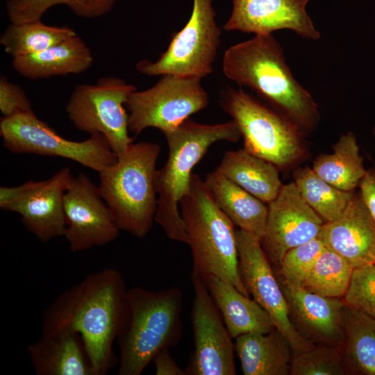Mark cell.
<instances>
[{
  "instance_id": "obj_31",
  "label": "cell",
  "mask_w": 375,
  "mask_h": 375,
  "mask_svg": "<svg viewBox=\"0 0 375 375\" xmlns=\"http://www.w3.org/2000/svg\"><path fill=\"white\" fill-rule=\"evenodd\" d=\"M117 0H8L6 12L11 24L39 20L50 8L65 5L76 15L85 19L103 16Z\"/></svg>"
},
{
  "instance_id": "obj_15",
  "label": "cell",
  "mask_w": 375,
  "mask_h": 375,
  "mask_svg": "<svg viewBox=\"0 0 375 375\" xmlns=\"http://www.w3.org/2000/svg\"><path fill=\"white\" fill-rule=\"evenodd\" d=\"M324 219L305 201L294 182L283 185L268 203L261 246L273 269L291 249L318 238Z\"/></svg>"
},
{
  "instance_id": "obj_23",
  "label": "cell",
  "mask_w": 375,
  "mask_h": 375,
  "mask_svg": "<svg viewBox=\"0 0 375 375\" xmlns=\"http://www.w3.org/2000/svg\"><path fill=\"white\" fill-rule=\"evenodd\" d=\"M204 182L218 207L239 229L262 238L268 216L265 203L216 170Z\"/></svg>"
},
{
  "instance_id": "obj_21",
  "label": "cell",
  "mask_w": 375,
  "mask_h": 375,
  "mask_svg": "<svg viewBox=\"0 0 375 375\" xmlns=\"http://www.w3.org/2000/svg\"><path fill=\"white\" fill-rule=\"evenodd\" d=\"M91 49L78 35L37 53L12 58V67L29 79L78 74L93 64Z\"/></svg>"
},
{
  "instance_id": "obj_25",
  "label": "cell",
  "mask_w": 375,
  "mask_h": 375,
  "mask_svg": "<svg viewBox=\"0 0 375 375\" xmlns=\"http://www.w3.org/2000/svg\"><path fill=\"white\" fill-rule=\"evenodd\" d=\"M215 170L267 203L276 197L283 185L276 166L244 149L225 152Z\"/></svg>"
},
{
  "instance_id": "obj_35",
  "label": "cell",
  "mask_w": 375,
  "mask_h": 375,
  "mask_svg": "<svg viewBox=\"0 0 375 375\" xmlns=\"http://www.w3.org/2000/svg\"><path fill=\"white\" fill-rule=\"evenodd\" d=\"M0 111L2 117L34 113L31 103L20 85L0 77Z\"/></svg>"
},
{
  "instance_id": "obj_6",
  "label": "cell",
  "mask_w": 375,
  "mask_h": 375,
  "mask_svg": "<svg viewBox=\"0 0 375 375\" xmlns=\"http://www.w3.org/2000/svg\"><path fill=\"white\" fill-rule=\"evenodd\" d=\"M160 151L158 144L132 143L117 161L99 172V190L120 231L144 238L155 221L158 206L154 183Z\"/></svg>"
},
{
  "instance_id": "obj_41",
  "label": "cell",
  "mask_w": 375,
  "mask_h": 375,
  "mask_svg": "<svg viewBox=\"0 0 375 375\" xmlns=\"http://www.w3.org/2000/svg\"><path fill=\"white\" fill-rule=\"evenodd\" d=\"M372 264H373V265H375V258H374V260H373V262H372Z\"/></svg>"
},
{
  "instance_id": "obj_7",
  "label": "cell",
  "mask_w": 375,
  "mask_h": 375,
  "mask_svg": "<svg viewBox=\"0 0 375 375\" xmlns=\"http://www.w3.org/2000/svg\"><path fill=\"white\" fill-rule=\"evenodd\" d=\"M219 104L239 128L247 152L279 169L294 165L306 156L303 133L296 124L245 92L226 87Z\"/></svg>"
},
{
  "instance_id": "obj_3",
  "label": "cell",
  "mask_w": 375,
  "mask_h": 375,
  "mask_svg": "<svg viewBox=\"0 0 375 375\" xmlns=\"http://www.w3.org/2000/svg\"><path fill=\"white\" fill-rule=\"evenodd\" d=\"M183 295L177 287L127 289L119 330L118 375H140L160 350L176 346L183 334Z\"/></svg>"
},
{
  "instance_id": "obj_32",
  "label": "cell",
  "mask_w": 375,
  "mask_h": 375,
  "mask_svg": "<svg viewBox=\"0 0 375 375\" xmlns=\"http://www.w3.org/2000/svg\"><path fill=\"white\" fill-rule=\"evenodd\" d=\"M346 372L338 348L324 345L294 353L291 360L290 374L343 375Z\"/></svg>"
},
{
  "instance_id": "obj_11",
  "label": "cell",
  "mask_w": 375,
  "mask_h": 375,
  "mask_svg": "<svg viewBox=\"0 0 375 375\" xmlns=\"http://www.w3.org/2000/svg\"><path fill=\"white\" fill-rule=\"evenodd\" d=\"M201 78L165 74L151 88L132 92L125 106L128 130L135 135L149 127L170 131L204 109L209 96Z\"/></svg>"
},
{
  "instance_id": "obj_34",
  "label": "cell",
  "mask_w": 375,
  "mask_h": 375,
  "mask_svg": "<svg viewBox=\"0 0 375 375\" xmlns=\"http://www.w3.org/2000/svg\"><path fill=\"white\" fill-rule=\"evenodd\" d=\"M343 301L348 307L375 319V265L353 268Z\"/></svg>"
},
{
  "instance_id": "obj_29",
  "label": "cell",
  "mask_w": 375,
  "mask_h": 375,
  "mask_svg": "<svg viewBox=\"0 0 375 375\" xmlns=\"http://www.w3.org/2000/svg\"><path fill=\"white\" fill-rule=\"evenodd\" d=\"M344 366L356 374L375 375V331L360 313L345 305Z\"/></svg>"
},
{
  "instance_id": "obj_22",
  "label": "cell",
  "mask_w": 375,
  "mask_h": 375,
  "mask_svg": "<svg viewBox=\"0 0 375 375\" xmlns=\"http://www.w3.org/2000/svg\"><path fill=\"white\" fill-rule=\"evenodd\" d=\"M208 290L232 338L251 333H267L275 326L259 303L218 277L205 280Z\"/></svg>"
},
{
  "instance_id": "obj_36",
  "label": "cell",
  "mask_w": 375,
  "mask_h": 375,
  "mask_svg": "<svg viewBox=\"0 0 375 375\" xmlns=\"http://www.w3.org/2000/svg\"><path fill=\"white\" fill-rule=\"evenodd\" d=\"M156 375H185L183 369L172 356L169 349L158 351L153 357Z\"/></svg>"
},
{
  "instance_id": "obj_33",
  "label": "cell",
  "mask_w": 375,
  "mask_h": 375,
  "mask_svg": "<svg viewBox=\"0 0 375 375\" xmlns=\"http://www.w3.org/2000/svg\"><path fill=\"white\" fill-rule=\"evenodd\" d=\"M326 247L325 244L317 238L290 249L283 258L278 268L283 280L301 286Z\"/></svg>"
},
{
  "instance_id": "obj_8",
  "label": "cell",
  "mask_w": 375,
  "mask_h": 375,
  "mask_svg": "<svg viewBox=\"0 0 375 375\" xmlns=\"http://www.w3.org/2000/svg\"><path fill=\"white\" fill-rule=\"evenodd\" d=\"M136 90L135 85L112 76L102 77L94 84L78 85L66 105L67 115L78 131L102 134L119 156L134 141L129 135L125 103Z\"/></svg>"
},
{
  "instance_id": "obj_26",
  "label": "cell",
  "mask_w": 375,
  "mask_h": 375,
  "mask_svg": "<svg viewBox=\"0 0 375 375\" xmlns=\"http://www.w3.org/2000/svg\"><path fill=\"white\" fill-rule=\"evenodd\" d=\"M312 169L334 187L346 192L355 190L366 172L355 135L351 131L342 135L331 153L315 158Z\"/></svg>"
},
{
  "instance_id": "obj_13",
  "label": "cell",
  "mask_w": 375,
  "mask_h": 375,
  "mask_svg": "<svg viewBox=\"0 0 375 375\" xmlns=\"http://www.w3.org/2000/svg\"><path fill=\"white\" fill-rule=\"evenodd\" d=\"M194 292L191 310L194 351L185 375H235V344L204 279L191 275Z\"/></svg>"
},
{
  "instance_id": "obj_30",
  "label": "cell",
  "mask_w": 375,
  "mask_h": 375,
  "mask_svg": "<svg viewBox=\"0 0 375 375\" xmlns=\"http://www.w3.org/2000/svg\"><path fill=\"white\" fill-rule=\"evenodd\" d=\"M353 268L347 259L326 247L301 287L322 296L343 297L349 288Z\"/></svg>"
},
{
  "instance_id": "obj_5",
  "label": "cell",
  "mask_w": 375,
  "mask_h": 375,
  "mask_svg": "<svg viewBox=\"0 0 375 375\" xmlns=\"http://www.w3.org/2000/svg\"><path fill=\"white\" fill-rule=\"evenodd\" d=\"M192 257L193 276L218 277L249 297L238 269L235 224L213 199L204 181L192 174L190 188L179 202Z\"/></svg>"
},
{
  "instance_id": "obj_16",
  "label": "cell",
  "mask_w": 375,
  "mask_h": 375,
  "mask_svg": "<svg viewBox=\"0 0 375 375\" xmlns=\"http://www.w3.org/2000/svg\"><path fill=\"white\" fill-rule=\"evenodd\" d=\"M310 0H232L227 31L272 34L288 29L301 38L317 40L321 35L306 11Z\"/></svg>"
},
{
  "instance_id": "obj_10",
  "label": "cell",
  "mask_w": 375,
  "mask_h": 375,
  "mask_svg": "<svg viewBox=\"0 0 375 375\" xmlns=\"http://www.w3.org/2000/svg\"><path fill=\"white\" fill-rule=\"evenodd\" d=\"M215 15L212 0H193L188 22L173 35L166 51L154 62H137V72L148 76L174 74L201 79L209 75L221 42Z\"/></svg>"
},
{
  "instance_id": "obj_27",
  "label": "cell",
  "mask_w": 375,
  "mask_h": 375,
  "mask_svg": "<svg viewBox=\"0 0 375 375\" xmlns=\"http://www.w3.org/2000/svg\"><path fill=\"white\" fill-rule=\"evenodd\" d=\"M68 26H50L41 19L24 24H11L0 38L4 51L12 58L42 51L76 35Z\"/></svg>"
},
{
  "instance_id": "obj_14",
  "label": "cell",
  "mask_w": 375,
  "mask_h": 375,
  "mask_svg": "<svg viewBox=\"0 0 375 375\" xmlns=\"http://www.w3.org/2000/svg\"><path fill=\"white\" fill-rule=\"evenodd\" d=\"M66 230L63 237L76 253L114 241L119 229L97 186L83 173L73 177L63 197Z\"/></svg>"
},
{
  "instance_id": "obj_39",
  "label": "cell",
  "mask_w": 375,
  "mask_h": 375,
  "mask_svg": "<svg viewBox=\"0 0 375 375\" xmlns=\"http://www.w3.org/2000/svg\"><path fill=\"white\" fill-rule=\"evenodd\" d=\"M363 319L375 331V319L360 312Z\"/></svg>"
},
{
  "instance_id": "obj_28",
  "label": "cell",
  "mask_w": 375,
  "mask_h": 375,
  "mask_svg": "<svg viewBox=\"0 0 375 375\" xmlns=\"http://www.w3.org/2000/svg\"><path fill=\"white\" fill-rule=\"evenodd\" d=\"M292 178L303 199L325 222L340 217L354 194V190L346 192L331 185L308 167L295 169Z\"/></svg>"
},
{
  "instance_id": "obj_24",
  "label": "cell",
  "mask_w": 375,
  "mask_h": 375,
  "mask_svg": "<svg viewBox=\"0 0 375 375\" xmlns=\"http://www.w3.org/2000/svg\"><path fill=\"white\" fill-rule=\"evenodd\" d=\"M290 349L275 327L267 333H251L235 338V351L244 375L290 374Z\"/></svg>"
},
{
  "instance_id": "obj_40",
  "label": "cell",
  "mask_w": 375,
  "mask_h": 375,
  "mask_svg": "<svg viewBox=\"0 0 375 375\" xmlns=\"http://www.w3.org/2000/svg\"><path fill=\"white\" fill-rule=\"evenodd\" d=\"M373 134H374V137H375V126H374V128H373Z\"/></svg>"
},
{
  "instance_id": "obj_9",
  "label": "cell",
  "mask_w": 375,
  "mask_h": 375,
  "mask_svg": "<svg viewBox=\"0 0 375 375\" xmlns=\"http://www.w3.org/2000/svg\"><path fill=\"white\" fill-rule=\"evenodd\" d=\"M0 135L4 147L12 153L61 157L99 173L112 165L117 159L102 134L90 135L81 142L69 140L35 113L1 117Z\"/></svg>"
},
{
  "instance_id": "obj_17",
  "label": "cell",
  "mask_w": 375,
  "mask_h": 375,
  "mask_svg": "<svg viewBox=\"0 0 375 375\" xmlns=\"http://www.w3.org/2000/svg\"><path fill=\"white\" fill-rule=\"evenodd\" d=\"M73 177L70 169L64 167L47 180L40 181L4 210L19 214L24 227L42 243L64 236L63 197Z\"/></svg>"
},
{
  "instance_id": "obj_12",
  "label": "cell",
  "mask_w": 375,
  "mask_h": 375,
  "mask_svg": "<svg viewBox=\"0 0 375 375\" xmlns=\"http://www.w3.org/2000/svg\"><path fill=\"white\" fill-rule=\"evenodd\" d=\"M235 235L239 273L249 293L268 312L275 328L294 353L313 347L290 319L285 297L261 246L260 238L241 229L236 230Z\"/></svg>"
},
{
  "instance_id": "obj_1",
  "label": "cell",
  "mask_w": 375,
  "mask_h": 375,
  "mask_svg": "<svg viewBox=\"0 0 375 375\" xmlns=\"http://www.w3.org/2000/svg\"><path fill=\"white\" fill-rule=\"evenodd\" d=\"M127 288L122 274L106 267L88 274L60 294L44 310L42 333H78L94 375L115 366L113 344L119 330Z\"/></svg>"
},
{
  "instance_id": "obj_18",
  "label": "cell",
  "mask_w": 375,
  "mask_h": 375,
  "mask_svg": "<svg viewBox=\"0 0 375 375\" xmlns=\"http://www.w3.org/2000/svg\"><path fill=\"white\" fill-rule=\"evenodd\" d=\"M318 238L353 267L372 263L375 258V223L360 192H354L340 217L323 224Z\"/></svg>"
},
{
  "instance_id": "obj_37",
  "label": "cell",
  "mask_w": 375,
  "mask_h": 375,
  "mask_svg": "<svg viewBox=\"0 0 375 375\" xmlns=\"http://www.w3.org/2000/svg\"><path fill=\"white\" fill-rule=\"evenodd\" d=\"M358 187L360 195L375 223V166L366 169Z\"/></svg>"
},
{
  "instance_id": "obj_4",
  "label": "cell",
  "mask_w": 375,
  "mask_h": 375,
  "mask_svg": "<svg viewBox=\"0 0 375 375\" xmlns=\"http://www.w3.org/2000/svg\"><path fill=\"white\" fill-rule=\"evenodd\" d=\"M163 134L168 146V157L164 166L155 172L154 183L158 195L155 222L169 239L188 244L179 202L189 190L192 169L212 144L219 141L235 143L242 135L233 120L204 124L190 118Z\"/></svg>"
},
{
  "instance_id": "obj_38",
  "label": "cell",
  "mask_w": 375,
  "mask_h": 375,
  "mask_svg": "<svg viewBox=\"0 0 375 375\" xmlns=\"http://www.w3.org/2000/svg\"><path fill=\"white\" fill-rule=\"evenodd\" d=\"M40 181H28L20 185L14 187H0V208H5L22 197L28 190L37 186Z\"/></svg>"
},
{
  "instance_id": "obj_2",
  "label": "cell",
  "mask_w": 375,
  "mask_h": 375,
  "mask_svg": "<svg viewBox=\"0 0 375 375\" xmlns=\"http://www.w3.org/2000/svg\"><path fill=\"white\" fill-rule=\"evenodd\" d=\"M222 70L233 82L254 90L303 132L317 126L318 105L293 76L283 47L272 34L255 35L229 47Z\"/></svg>"
},
{
  "instance_id": "obj_19",
  "label": "cell",
  "mask_w": 375,
  "mask_h": 375,
  "mask_svg": "<svg viewBox=\"0 0 375 375\" xmlns=\"http://www.w3.org/2000/svg\"><path fill=\"white\" fill-rule=\"evenodd\" d=\"M280 285L290 314L306 335L338 348L344 340V301L340 298L322 296L283 280Z\"/></svg>"
},
{
  "instance_id": "obj_20",
  "label": "cell",
  "mask_w": 375,
  "mask_h": 375,
  "mask_svg": "<svg viewBox=\"0 0 375 375\" xmlns=\"http://www.w3.org/2000/svg\"><path fill=\"white\" fill-rule=\"evenodd\" d=\"M37 375H94L81 335L71 331L42 334L27 347Z\"/></svg>"
}]
</instances>
